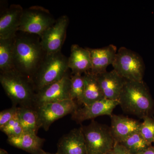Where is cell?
<instances>
[{
	"label": "cell",
	"mask_w": 154,
	"mask_h": 154,
	"mask_svg": "<svg viewBox=\"0 0 154 154\" xmlns=\"http://www.w3.org/2000/svg\"><path fill=\"white\" fill-rule=\"evenodd\" d=\"M14 50V70L31 80L46 54L40 37L19 31Z\"/></svg>",
	"instance_id": "6da1fadb"
},
{
	"label": "cell",
	"mask_w": 154,
	"mask_h": 154,
	"mask_svg": "<svg viewBox=\"0 0 154 154\" xmlns=\"http://www.w3.org/2000/svg\"><path fill=\"white\" fill-rule=\"evenodd\" d=\"M118 101L124 112L141 119L151 116L154 111L153 99L143 81L126 80Z\"/></svg>",
	"instance_id": "7a4b0ae2"
},
{
	"label": "cell",
	"mask_w": 154,
	"mask_h": 154,
	"mask_svg": "<svg viewBox=\"0 0 154 154\" xmlns=\"http://www.w3.org/2000/svg\"><path fill=\"white\" fill-rule=\"evenodd\" d=\"M0 82L13 105L34 107L36 92L29 78L13 70L0 73Z\"/></svg>",
	"instance_id": "3957f363"
},
{
	"label": "cell",
	"mask_w": 154,
	"mask_h": 154,
	"mask_svg": "<svg viewBox=\"0 0 154 154\" xmlns=\"http://www.w3.org/2000/svg\"><path fill=\"white\" fill-rule=\"evenodd\" d=\"M69 69L68 57L61 51L46 54L31 79L36 93L45 86L61 79Z\"/></svg>",
	"instance_id": "277c9868"
},
{
	"label": "cell",
	"mask_w": 154,
	"mask_h": 154,
	"mask_svg": "<svg viewBox=\"0 0 154 154\" xmlns=\"http://www.w3.org/2000/svg\"><path fill=\"white\" fill-rule=\"evenodd\" d=\"M85 140L87 154H108L116 142L110 127L93 120L81 126Z\"/></svg>",
	"instance_id": "5b68a950"
},
{
	"label": "cell",
	"mask_w": 154,
	"mask_h": 154,
	"mask_svg": "<svg viewBox=\"0 0 154 154\" xmlns=\"http://www.w3.org/2000/svg\"><path fill=\"white\" fill-rule=\"evenodd\" d=\"M113 69L125 79L130 81H143L145 65L141 57L126 48L119 49L113 64Z\"/></svg>",
	"instance_id": "8992f818"
},
{
	"label": "cell",
	"mask_w": 154,
	"mask_h": 154,
	"mask_svg": "<svg viewBox=\"0 0 154 154\" xmlns=\"http://www.w3.org/2000/svg\"><path fill=\"white\" fill-rule=\"evenodd\" d=\"M56 20L47 9L39 6H31L23 11L19 31L41 37Z\"/></svg>",
	"instance_id": "52a82bcc"
},
{
	"label": "cell",
	"mask_w": 154,
	"mask_h": 154,
	"mask_svg": "<svg viewBox=\"0 0 154 154\" xmlns=\"http://www.w3.org/2000/svg\"><path fill=\"white\" fill-rule=\"evenodd\" d=\"M72 99L60 102L45 103L36 107L40 128L47 131L53 123L69 114H72L79 108Z\"/></svg>",
	"instance_id": "ba28073f"
},
{
	"label": "cell",
	"mask_w": 154,
	"mask_h": 154,
	"mask_svg": "<svg viewBox=\"0 0 154 154\" xmlns=\"http://www.w3.org/2000/svg\"><path fill=\"white\" fill-rule=\"evenodd\" d=\"M70 88L71 76L68 72L61 79L45 86L36 92L34 107L45 103L71 99Z\"/></svg>",
	"instance_id": "9c48e42d"
},
{
	"label": "cell",
	"mask_w": 154,
	"mask_h": 154,
	"mask_svg": "<svg viewBox=\"0 0 154 154\" xmlns=\"http://www.w3.org/2000/svg\"><path fill=\"white\" fill-rule=\"evenodd\" d=\"M69 23L67 16H61L40 37L42 45L46 54L61 51L66 38Z\"/></svg>",
	"instance_id": "30bf717a"
},
{
	"label": "cell",
	"mask_w": 154,
	"mask_h": 154,
	"mask_svg": "<svg viewBox=\"0 0 154 154\" xmlns=\"http://www.w3.org/2000/svg\"><path fill=\"white\" fill-rule=\"evenodd\" d=\"M119 105V102L117 100L104 98L90 105L78 108L72 113L71 118L77 123H80L102 116H111L113 110Z\"/></svg>",
	"instance_id": "8fae6325"
},
{
	"label": "cell",
	"mask_w": 154,
	"mask_h": 154,
	"mask_svg": "<svg viewBox=\"0 0 154 154\" xmlns=\"http://www.w3.org/2000/svg\"><path fill=\"white\" fill-rule=\"evenodd\" d=\"M24 9L13 4L1 11L0 39L15 38L19 32Z\"/></svg>",
	"instance_id": "7c38bea8"
},
{
	"label": "cell",
	"mask_w": 154,
	"mask_h": 154,
	"mask_svg": "<svg viewBox=\"0 0 154 154\" xmlns=\"http://www.w3.org/2000/svg\"><path fill=\"white\" fill-rule=\"evenodd\" d=\"M57 147L58 154H87L85 140L81 127L64 135L59 140Z\"/></svg>",
	"instance_id": "4fadbf2b"
},
{
	"label": "cell",
	"mask_w": 154,
	"mask_h": 154,
	"mask_svg": "<svg viewBox=\"0 0 154 154\" xmlns=\"http://www.w3.org/2000/svg\"><path fill=\"white\" fill-rule=\"evenodd\" d=\"M96 75L105 98L118 101L126 80L114 69Z\"/></svg>",
	"instance_id": "5bb4252c"
},
{
	"label": "cell",
	"mask_w": 154,
	"mask_h": 154,
	"mask_svg": "<svg viewBox=\"0 0 154 154\" xmlns=\"http://www.w3.org/2000/svg\"><path fill=\"white\" fill-rule=\"evenodd\" d=\"M91 54V71L97 75L107 71V67L112 65L117 53V48L113 45L99 48H88Z\"/></svg>",
	"instance_id": "9a60e30c"
},
{
	"label": "cell",
	"mask_w": 154,
	"mask_h": 154,
	"mask_svg": "<svg viewBox=\"0 0 154 154\" xmlns=\"http://www.w3.org/2000/svg\"><path fill=\"white\" fill-rule=\"evenodd\" d=\"M110 128L115 142L119 143L130 135L139 131L141 123L125 116L112 114Z\"/></svg>",
	"instance_id": "2e32d148"
},
{
	"label": "cell",
	"mask_w": 154,
	"mask_h": 154,
	"mask_svg": "<svg viewBox=\"0 0 154 154\" xmlns=\"http://www.w3.org/2000/svg\"><path fill=\"white\" fill-rule=\"evenodd\" d=\"M68 67L72 75H82L91 71V54L88 48H85L78 45H72L68 57Z\"/></svg>",
	"instance_id": "e0dca14e"
},
{
	"label": "cell",
	"mask_w": 154,
	"mask_h": 154,
	"mask_svg": "<svg viewBox=\"0 0 154 154\" xmlns=\"http://www.w3.org/2000/svg\"><path fill=\"white\" fill-rule=\"evenodd\" d=\"M9 144L30 154H38L42 149L45 139L36 134L24 133L19 136L8 137Z\"/></svg>",
	"instance_id": "ac0fdd59"
},
{
	"label": "cell",
	"mask_w": 154,
	"mask_h": 154,
	"mask_svg": "<svg viewBox=\"0 0 154 154\" xmlns=\"http://www.w3.org/2000/svg\"><path fill=\"white\" fill-rule=\"evenodd\" d=\"M83 77L85 85L83 106L105 98L96 75L90 71L84 74Z\"/></svg>",
	"instance_id": "d6986e66"
},
{
	"label": "cell",
	"mask_w": 154,
	"mask_h": 154,
	"mask_svg": "<svg viewBox=\"0 0 154 154\" xmlns=\"http://www.w3.org/2000/svg\"><path fill=\"white\" fill-rule=\"evenodd\" d=\"M17 115L24 133L37 134L38 130L41 128L36 107H18Z\"/></svg>",
	"instance_id": "ffe728a7"
},
{
	"label": "cell",
	"mask_w": 154,
	"mask_h": 154,
	"mask_svg": "<svg viewBox=\"0 0 154 154\" xmlns=\"http://www.w3.org/2000/svg\"><path fill=\"white\" fill-rule=\"evenodd\" d=\"M15 38L0 39V73L14 70V49Z\"/></svg>",
	"instance_id": "44dd1931"
},
{
	"label": "cell",
	"mask_w": 154,
	"mask_h": 154,
	"mask_svg": "<svg viewBox=\"0 0 154 154\" xmlns=\"http://www.w3.org/2000/svg\"><path fill=\"white\" fill-rule=\"evenodd\" d=\"M133 154H139L151 146L142 136L139 131L130 135L119 143Z\"/></svg>",
	"instance_id": "7402d4cb"
},
{
	"label": "cell",
	"mask_w": 154,
	"mask_h": 154,
	"mask_svg": "<svg viewBox=\"0 0 154 154\" xmlns=\"http://www.w3.org/2000/svg\"><path fill=\"white\" fill-rule=\"evenodd\" d=\"M85 85L83 75L74 74L71 76L70 98L78 106L83 105Z\"/></svg>",
	"instance_id": "603a6c76"
},
{
	"label": "cell",
	"mask_w": 154,
	"mask_h": 154,
	"mask_svg": "<svg viewBox=\"0 0 154 154\" xmlns=\"http://www.w3.org/2000/svg\"><path fill=\"white\" fill-rule=\"evenodd\" d=\"M143 119L139 132L148 143L152 144L154 142V119L149 116Z\"/></svg>",
	"instance_id": "cb8c5ba5"
},
{
	"label": "cell",
	"mask_w": 154,
	"mask_h": 154,
	"mask_svg": "<svg viewBox=\"0 0 154 154\" xmlns=\"http://www.w3.org/2000/svg\"><path fill=\"white\" fill-rule=\"evenodd\" d=\"M0 129L7 135L8 137L19 136L24 133V129L18 118V115Z\"/></svg>",
	"instance_id": "d4e9b609"
},
{
	"label": "cell",
	"mask_w": 154,
	"mask_h": 154,
	"mask_svg": "<svg viewBox=\"0 0 154 154\" xmlns=\"http://www.w3.org/2000/svg\"><path fill=\"white\" fill-rule=\"evenodd\" d=\"M18 107L13 105L11 108L5 109L0 112V128L17 115Z\"/></svg>",
	"instance_id": "484cf974"
},
{
	"label": "cell",
	"mask_w": 154,
	"mask_h": 154,
	"mask_svg": "<svg viewBox=\"0 0 154 154\" xmlns=\"http://www.w3.org/2000/svg\"><path fill=\"white\" fill-rule=\"evenodd\" d=\"M108 154H133L120 144L116 143L113 149Z\"/></svg>",
	"instance_id": "4316f807"
},
{
	"label": "cell",
	"mask_w": 154,
	"mask_h": 154,
	"mask_svg": "<svg viewBox=\"0 0 154 154\" xmlns=\"http://www.w3.org/2000/svg\"><path fill=\"white\" fill-rule=\"evenodd\" d=\"M139 154H154V146H150L148 148Z\"/></svg>",
	"instance_id": "83f0119b"
},
{
	"label": "cell",
	"mask_w": 154,
	"mask_h": 154,
	"mask_svg": "<svg viewBox=\"0 0 154 154\" xmlns=\"http://www.w3.org/2000/svg\"><path fill=\"white\" fill-rule=\"evenodd\" d=\"M0 154H9L8 152L4 149L1 148L0 149Z\"/></svg>",
	"instance_id": "f1b7e54d"
},
{
	"label": "cell",
	"mask_w": 154,
	"mask_h": 154,
	"mask_svg": "<svg viewBox=\"0 0 154 154\" xmlns=\"http://www.w3.org/2000/svg\"><path fill=\"white\" fill-rule=\"evenodd\" d=\"M38 154H58L57 153H51L48 152H46L43 149L42 150L41 152H39Z\"/></svg>",
	"instance_id": "f546056e"
},
{
	"label": "cell",
	"mask_w": 154,
	"mask_h": 154,
	"mask_svg": "<svg viewBox=\"0 0 154 154\" xmlns=\"http://www.w3.org/2000/svg\"></svg>",
	"instance_id": "4dcf8cb0"
}]
</instances>
